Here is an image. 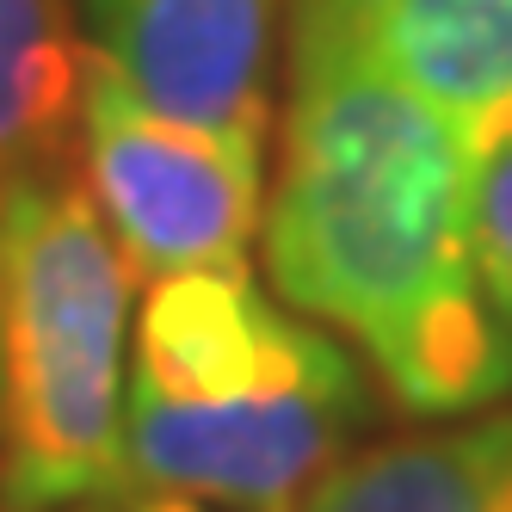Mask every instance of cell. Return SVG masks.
<instances>
[{"label": "cell", "mask_w": 512, "mask_h": 512, "mask_svg": "<svg viewBox=\"0 0 512 512\" xmlns=\"http://www.w3.org/2000/svg\"><path fill=\"white\" fill-rule=\"evenodd\" d=\"M266 272L408 414L512 401V327L475 260V142L358 50L290 31Z\"/></svg>", "instance_id": "6da1fadb"}, {"label": "cell", "mask_w": 512, "mask_h": 512, "mask_svg": "<svg viewBox=\"0 0 512 512\" xmlns=\"http://www.w3.org/2000/svg\"><path fill=\"white\" fill-rule=\"evenodd\" d=\"M371 383L321 321L247 272L155 278L130 321V494L290 512L352 451Z\"/></svg>", "instance_id": "7a4b0ae2"}, {"label": "cell", "mask_w": 512, "mask_h": 512, "mask_svg": "<svg viewBox=\"0 0 512 512\" xmlns=\"http://www.w3.org/2000/svg\"><path fill=\"white\" fill-rule=\"evenodd\" d=\"M136 272L68 167L0 186V512L130 494Z\"/></svg>", "instance_id": "3957f363"}, {"label": "cell", "mask_w": 512, "mask_h": 512, "mask_svg": "<svg viewBox=\"0 0 512 512\" xmlns=\"http://www.w3.org/2000/svg\"><path fill=\"white\" fill-rule=\"evenodd\" d=\"M75 149L105 229L142 284L247 272L253 235L266 223V136L161 118L87 62Z\"/></svg>", "instance_id": "277c9868"}, {"label": "cell", "mask_w": 512, "mask_h": 512, "mask_svg": "<svg viewBox=\"0 0 512 512\" xmlns=\"http://www.w3.org/2000/svg\"><path fill=\"white\" fill-rule=\"evenodd\" d=\"M284 0H75L81 50L149 112L266 136L272 25Z\"/></svg>", "instance_id": "5b68a950"}, {"label": "cell", "mask_w": 512, "mask_h": 512, "mask_svg": "<svg viewBox=\"0 0 512 512\" xmlns=\"http://www.w3.org/2000/svg\"><path fill=\"white\" fill-rule=\"evenodd\" d=\"M290 31H315L438 105L482 155L512 124V0H290Z\"/></svg>", "instance_id": "8992f818"}, {"label": "cell", "mask_w": 512, "mask_h": 512, "mask_svg": "<svg viewBox=\"0 0 512 512\" xmlns=\"http://www.w3.org/2000/svg\"><path fill=\"white\" fill-rule=\"evenodd\" d=\"M290 512H512V401L377 451H346Z\"/></svg>", "instance_id": "52a82bcc"}, {"label": "cell", "mask_w": 512, "mask_h": 512, "mask_svg": "<svg viewBox=\"0 0 512 512\" xmlns=\"http://www.w3.org/2000/svg\"><path fill=\"white\" fill-rule=\"evenodd\" d=\"M81 75L87 50L75 0H0V186L68 167Z\"/></svg>", "instance_id": "ba28073f"}, {"label": "cell", "mask_w": 512, "mask_h": 512, "mask_svg": "<svg viewBox=\"0 0 512 512\" xmlns=\"http://www.w3.org/2000/svg\"><path fill=\"white\" fill-rule=\"evenodd\" d=\"M475 260L500 321L512 327V124L475 155Z\"/></svg>", "instance_id": "9c48e42d"}, {"label": "cell", "mask_w": 512, "mask_h": 512, "mask_svg": "<svg viewBox=\"0 0 512 512\" xmlns=\"http://www.w3.org/2000/svg\"><path fill=\"white\" fill-rule=\"evenodd\" d=\"M124 506H130V512H216V506H198V500H173V494H130Z\"/></svg>", "instance_id": "30bf717a"}, {"label": "cell", "mask_w": 512, "mask_h": 512, "mask_svg": "<svg viewBox=\"0 0 512 512\" xmlns=\"http://www.w3.org/2000/svg\"><path fill=\"white\" fill-rule=\"evenodd\" d=\"M124 500H130V494H124ZM124 500H99V506H68V512H130Z\"/></svg>", "instance_id": "8fae6325"}]
</instances>
